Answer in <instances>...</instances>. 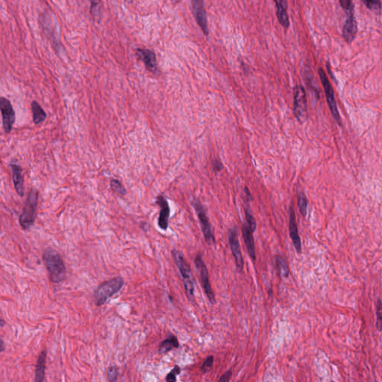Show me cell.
<instances>
[{
    "instance_id": "cell-1",
    "label": "cell",
    "mask_w": 382,
    "mask_h": 382,
    "mask_svg": "<svg viewBox=\"0 0 382 382\" xmlns=\"http://www.w3.org/2000/svg\"><path fill=\"white\" fill-rule=\"evenodd\" d=\"M43 261L49 273V277L52 282L58 284L65 279V264L58 252L53 248H47L43 252Z\"/></svg>"
},
{
    "instance_id": "cell-2",
    "label": "cell",
    "mask_w": 382,
    "mask_h": 382,
    "mask_svg": "<svg viewBox=\"0 0 382 382\" xmlns=\"http://www.w3.org/2000/svg\"><path fill=\"white\" fill-rule=\"evenodd\" d=\"M172 253L178 270L182 276L187 296L191 301H194V281H193L191 267L188 265L182 252L177 249H173Z\"/></svg>"
},
{
    "instance_id": "cell-3",
    "label": "cell",
    "mask_w": 382,
    "mask_h": 382,
    "mask_svg": "<svg viewBox=\"0 0 382 382\" xmlns=\"http://www.w3.org/2000/svg\"><path fill=\"white\" fill-rule=\"evenodd\" d=\"M38 203V191L32 189L28 194L22 213L19 216V223L22 229L29 230L32 228L37 217V207Z\"/></svg>"
},
{
    "instance_id": "cell-4",
    "label": "cell",
    "mask_w": 382,
    "mask_h": 382,
    "mask_svg": "<svg viewBox=\"0 0 382 382\" xmlns=\"http://www.w3.org/2000/svg\"><path fill=\"white\" fill-rule=\"evenodd\" d=\"M123 285L124 279L119 276L100 284L94 291V303L97 306H102L109 298L121 290Z\"/></svg>"
},
{
    "instance_id": "cell-5",
    "label": "cell",
    "mask_w": 382,
    "mask_h": 382,
    "mask_svg": "<svg viewBox=\"0 0 382 382\" xmlns=\"http://www.w3.org/2000/svg\"><path fill=\"white\" fill-rule=\"evenodd\" d=\"M192 206L196 210L198 218L200 222L201 229H202V233L204 234L206 242L209 244H213L215 241L214 234H213L211 225L209 222V217H208L204 207L201 204V202L196 199H193L192 200Z\"/></svg>"
},
{
    "instance_id": "cell-6",
    "label": "cell",
    "mask_w": 382,
    "mask_h": 382,
    "mask_svg": "<svg viewBox=\"0 0 382 382\" xmlns=\"http://www.w3.org/2000/svg\"><path fill=\"white\" fill-rule=\"evenodd\" d=\"M194 264L196 265L198 272H199L201 283H202V287L204 289L205 293H206V296H207L210 303L213 304V303H215L214 293H213V290H212L211 285H210V281H209V272H208L207 267H206V264H205L204 261L202 259V255L200 254H198L196 255L194 260Z\"/></svg>"
},
{
    "instance_id": "cell-7",
    "label": "cell",
    "mask_w": 382,
    "mask_h": 382,
    "mask_svg": "<svg viewBox=\"0 0 382 382\" xmlns=\"http://www.w3.org/2000/svg\"><path fill=\"white\" fill-rule=\"evenodd\" d=\"M319 74H320V79H321L324 89H325L327 101H328V106H329L331 114H332L334 119L339 124H341V116H340L336 100H335V97H334V90H333L332 87H331V84H330L329 81H328V78H327L326 74H325V72H324L323 69L320 68L319 70Z\"/></svg>"
},
{
    "instance_id": "cell-8",
    "label": "cell",
    "mask_w": 382,
    "mask_h": 382,
    "mask_svg": "<svg viewBox=\"0 0 382 382\" xmlns=\"http://www.w3.org/2000/svg\"><path fill=\"white\" fill-rule=\"evenodd\" d=\"M228 240L231 247V252L235 259L236 267L237 270L241 272L244 268V259L241 252V246L239 243L238 234L235 227L229 229L228 231Z\"/></svg>"
},
{
    "instance_id": "cell-9",
    "label": "cell",
    "mask_w": 382,
    "mask_h": 382,
    "mask_svg": "<svg viewBox=\"0 0 382 382\" xmlns=\"http://www.w3.org/2000/svg\"><path fill=\"white\" fill-rule=\"evenodd\" d=\"M307 98L306 91L301 85L294 88V114L300 121L305 119L307 114Z\"/></svg>"
},
{
    "instance_id": "cell-10",
    "label": "cell",
    "mask_w": 382,
    "mask_h": 382,
    "mask_svg": "<svg viewBox=\"0 0 382 382\" xmlns=\"http://www.w3.org/2000/svg\"><path fill=\"white\" fill-rule=\"evenodd\" d=\"M0 110L2 113V123L5 133L11 132L15 121V112L10 101L5 97L0 99Z\"/></svg>"
},
{
    "instance_id": "cell-11",
    "label": "cell",
    "mask_w": 382,
    "mask_h": 382,
    "mask_svg": "<svg viewBox=\"0 0 382 382\" xmlns=\"http://www.w3.org/2000/svg\"><path fill=\"white\" fill-rule=\"evenodd\" d=\"M156 203L160 206L159 217H158V226L161 229L166 231L169 225L171 209L167 199L163 195H159L157 197Z\"/></svg>"
},
{
    "instance_id": "cell-12",
    "label": "cell",
    "mask_w": 382,
    "mask_h": 382,
    "mask_svg": "<svg viewBox=\"0 0 382 382\" xmlns=\"http://www.w3.org/2000/svg\"><path fill=\"white\" fill-rule=\"evenodd\" d=\"M289 233L290 237L293 241V246L296 248L298 254L301 253L302 252V243L300 239V234L298 232L297 225L296 221V214H295L294 209L293 208H290V215H289Z\"/></svg>"
},
{
    "instance_id": "cell-13",
    "label": "cell",
    "mask_w": 382,
    "mask_h": 382,
    "mask_svg": "<svg viewBox=\"0 0 382 382\" xmlns=\"http://www.w3.org/2000/svg\"><path fill=\"white\" fill-rule=\"evenodd\" d=\"M192 5H193V14L199 26H200L205 35H209L207 15H206L203 2L195 0L192 2Z\"/></svg>"
},
{
    "instance_id": "cell-14",
    "label": "cell",
    "mask_w": 382,
    "mask_h": 382,
    "mask_svg": "<svg viewBox=\"0 0 382 382\" xmlns=\"http://www.w3.org/2000/svg\"><path fill=\"white\" fill-rule=\"evenodd\" d=\"M346 11H347L348 17L345 24H344V28H343V35L348 43H351L356 35L358 26H357V22L355 20V17H354L353 10Z\"/></svg>"
},
{
    "instance_id": "cell-15",
    "label": "cell",
    "mask_w": 382,
    "mask_h": 382,
    "mask_svg": "<svg viewBox=\"0 0 382 382\" xmlns=\"http://www.w3.org/2000/svg\"><path fill=\"white\" fill-rule=\"evenodd\" d=\"M137 55L145 64L147 68L153 73H156L157 67L156 56L152 50L148 49H137Z\"/></svg>"
},
{
    "instance_id": "cell-16",
    "label": "cell",
    "mask_w": 382,
    "mask_h": 382,
    "mask_svg": "<svg viewBox=\"0 0 382 382\" xmlns=\"http://www.w3.org/2000/svg\"><path fill=\"white\" fill-rule=\"evenodd\" d=\"M9 167L12 172V178H13L15 190L18 194L22 197L24 195V180L22 175V168L15 163H11Z\"/></svg>"
},
{
    "instance_id": "cell-17",
    "label": "cell",
    "mask_w": 382,
    "mask_h": 382,
    "mask_svg": "<svg viewBox=\"0 0 382 382\" xmlns=\"http://www.w3.org/2000/svg\"><path fill=\"white\" fill-rule=\"evenodd\" d=\"M252 233H253V231L248 228L247 223L243 224V237H244V241H245V244L247 246V250H248L250 257L252 258L253 261H255L256 259V252H255V243H254V237L253 235H252Z\"/></svg>"
},
{
    "instance_id": "cell-18",
    "label": "cell",
    "mask_w": 382,
    "mask_h": 382,
    "mask_svg": "<svg viewBox=\"0 0 382 382\" xmlns=\"http://www.w3.org/2000/svg\"><path fill=\"white\" fill-rule=\"evenodd\" d=\"M275 3L276 5V15H277L278 19H279V22L281 25L283 26L285 29H287L290 25L289 22L288 15L286 13V8H287V2L285 0H281L278 1L276 0Z\"/></svg>"
},
{
    "instance_id": "cell-19",
    "label": "cell",
    "mask_w": 382,
    "mask_h": 382,
    "mask_svg": "<svg viewBox=\"0 0 382 382\" xmlns=\"http://www.w3.org/2000/svg\"><path fill=\"white\" fill-rule=\"evenodd\" d=\"M46 351H42L38 359L37 364L35 368V376L34 382H43L45 378V369H46Z\"/></svg>"
},
{
    "instance_id": "cell-20",
    "label": "cell",
    "mask_w": 382,
    "mask_h": 382,
    "mask_svg": "<svg viewBox=\"0 0 382 382\" xmlns=\"http://www.w3.org/2000/svg\"><path fill=\"white\" fill-rule=\"evenodd\" d=\"M179 346V343H178V338L173 335V334H170L169 336L167 337L160 345L159 352L161 353H166V352H170L173 349H177Z\"/></svg>"
},
{
    "instance_id": "cell-21",
    "label": "cell",
    "mask_w": 382,
    "mask_h": 382,
    "mask_svg": "<svg viewBox=\"0 0 382 382\" xmlns=\"http://www.w3.org/2000/svg\"><path fill=\"white\" fill-rule=\"evenodd\" d=\"M31 107H32L34 123L37 125L43 123L46 119V114L43 108L40 106V104L36 101H33L31 104Z\"/></svg>"
},
{
    "instance_id": "cell-22",
    "label": "cell",
    "mask_w": 382,
    "mask_h": 382,
    "mask_svg": "<svg viewBox=\"0 0 382 382\" xmlns=\"http://www.w3.org/2000/svg\"><path fill=\"white\" fill-rule=\"evenodd\" d=\"M275 262H276V269H277L279 276L282 278L288 277L290 271H289L288 265L284 258H282L280 255H276Z\"/></svg>"
},
{
    "instance_id": "cell-23",
    "label": "cell",
    "mask_w": 382,
    "mask_h": 382,
    "mask_svg": "<svg viewBox=\"0 0 382 382\" xmlns=\"http://www.w3.org/2000/svg\"><path fill=\"white\" fill-rule=\"evenodd\" d=\"M298 207L301 214L306 217L307 210V199L303 192H300L298 194Z\"/></svg>"
},
{
    "instance_id": "cell-24",
    "label": "cell",
    "mask_w": 382,
    "mask_h": 382,
    "mask_svg": "<svg viewBox=\"0 0 382 382\" xmlns=\"http://www.w3.org/2000/svg\"><path fill=\"white\" fill-rule=\"evenodd\" d=\"M111 188L116 194L120 196H125L126 194V190L121 182L117 179H112L110 183Z\"/></svg>"
},
{
    "instance_id": "cell-25",
    "label": "cell",
    "mask_w": 382,
    "mask_h": 382,
    "mask_svg": "<svg viewBox=\"0 0 382 382\" xmlns=\"http://www.w3.org/2000/svg\"><path fill=\"white\" fill-rule=\"evenodd\" d=\"M376 328L378 331H382V302L378 300L376 302Z\"/></svg>"
},
{
    "instance_id": "cell-26",
    "label": "cell",
    "mask_w": 382,
    "mask_h": 382,
    "mask_svg": "<svg viewBox=\"0 0 382 382\" xmlns=\"http://www.w3.org/2000/svg\"><path fill=\"white\" fill-rule=\"evenodd\" d=\"M246 220H247V225L248 226V228L252 230V231H255L256 229V221L255 219L254 218L252 213H250L247 209L245 210Z\"/></svg>"
},
{
    "instance_id": "cell-27",
    "label": "cell",
    "mask_w": 382,
    "mask_h": 382,
    "mask_svg": "<svg viewBox=\"0 0 382 382\" xmlns=\"http://www.w3.org/2000/svg\"><path fill=\"white\" fill-rule=\"evenodd\" d=\"M181 373L180 367L178 366H175L173 369L167 374L166 377V382H176V376Z\"/></svg>"
},
{
    "instance_id": "cell-28",
    "label": "cell",
    "mask_w": 382,
    "mask_h": 382,
    "mask_svg": "<svg viewBox=\"0 0 382 382\" xmlns=\"http://www.w3.org/2000/svg\"><path fill=\"white\" fill-rule=\"evenodd\" d=\"M119 375V369L116 366H112L108 369V376L111 382H116Z\"/></svg>"
},
{
    "instance_id": "cell-29",
    "label": "cell",
    "mask_w": 382,
    "mask_h": 382,
    "mask_svg": "<svg viewBox=\"0 0 382 382\" xmlns=\"http://www.w3.org/2000/svg\"><path fill=\"white\" fill-rule=\"evenodd\" d=\"M213 363V356L210 355V356L208 357V358H206V361H205L204 363H203V364H202V366H201V370H202V373H207L209 369H210V367H211Z\"/></svg>"
},
{
    "instance_id": "cell-30",
    "label": "cell",
    "mask_w": 382,
    "mask_h": 382,
    "mask_svg": "<svg viewBox=\"0 0 382 382\" xmlns=\"http://www.w3.org/2000/svg\"><path fill=\"white\" fill-rule=\"evenodd\" d=\"M363 2L369 9L375 10V11L381 9V2L379 1H363Z\"/></svg>"
},
{
    "instance_id": "cell-31",
    "label": "cell",
    "mask_w": 382,
    "mask_h": 382,
    "mask_svg": "<svg viewBox=\"0 0 382 382\" xmlns=\"http://www.w3.org/2000/svg\"><path fill=\"white\" fill-rule=\"evenodd\" d=\"M99 4H101V2H91V13L95 18L99 14Z\"/></svg>"
},
{
    "instance_id": "cell-32",
    "label": "cell",
    "mask_w": 382,
    "mask_h": 382,
    "mask_svg": "<svg viewBox=\"0 0 382 382\" xmlns=\"http://www.w3.org/2000/svg\"><path fill=\"white\" fill-rule=\"evenodd\" d=\"M340 4L345 11L353 10V2L352 1H340Z\"/></svg>"
},
{
    "instance_id": "cell-33",
    "label": "cell",
    "mask_w": 382,
    "mask_h": 382,
    "mask_svg": "<svg viewBox=\"0 0 382 382\" xmlns=\"http://www.w3.org/2000/svg\"><path fill=\"white\" fill-rule=\"evenodd\" d=\"M231 376H232V372L231 370H228L221 376V378L219 379L218 382H229Z\"/></svg>"
},
{
    "instance_id": "cell-34",
    "label": "cell",
    "mask_w": 382,
    "mask_h": 382,
    "mask_svg": "<svg viewBox=\"0 0 382 382\" xmlns=\"http://www.w3.org/2000/svg\"><path fill=\"white\" fill-rule=\"evenodd\" d=\"M213 170H214L215 172H220V171H221L222 170H223V166L220 161L216 160V161H213Z\"/></svg>"
},
{
    "instance_id": "cell-35",
    "label": "cell",
    "mask_w": 382,
    "mask_h": 382,
    "mask_svg": "<svg viewBox=\"0 0 382 382\" xmlns=\"http://www.w3.org/2000/svg\"><path fill=\"white\" fill-rule=\"evenodd\" d=\"M245 193H247V197H248V199H249V200H252V195H251V193H250L249 190H248V188H247V187L245 188Z\"/></svg>"
},
{
    "instance_id": "cell-36",
    "label": "cell",
    "mask_w": 382,
    "mask_h": 382,
    "mask_svg": "<svg viewBox=\"0 0 382 382\" xmlns=\"http://www.w3.org/2000/svg\"><path fill=\"white\" fill-rule=\"evenodd\" d=\"M1 347H2V352H3L4 350V342L3 341H1Z\"/></svg>"
}]
</instances>
